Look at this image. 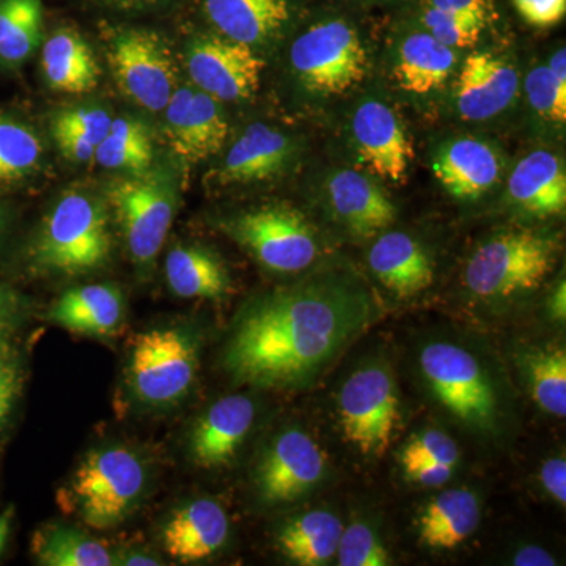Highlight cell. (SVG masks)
I'll return each instance as SVG.
<instances>
[{
	"label": "cell",
	"instance_id": "6da1fadb",
	"mask_svg": "<svg viewBox=\"0 0 566 566\" xmlns=\"http://www.w3.org/2000/svg\"><path fill=\"white\" fill-rule=\"evenodd\" d=\"M374 316V301L359 283L319 275L245 305L223 349V367L234 381L264 389L308 385Z\"/></svg>",
	"mask_w": 566,
	"mask_h": 566
},
{
	"label": "cell",
	"instance_id": "7a4b0ae2",
	"mask_svg": "<svg viewBox=\"0 0 566 566\" xmlns=\"http://www.w3.org/2000/svg\"><path fill=\"white\" fill-rule=\"evenodd\" d=\"M112 238L103 205L85 193H65L46 216L31 249L41 271L91 273L109 260Z\"/></svg>",
	"mask_w": 566,
	"mask_h": 566
},
{
	"label": "cell",
	"instance_id": "3957f363",
	"mask_svg": "<svg viewBox=\"0 0 566 566\" xmlns=\"http://www.w3.org/2000/svg\"><path fill=\"white\" fill-rule=\"evenodd\" d=\"M147 486V471L140 458L125 447L93 450L74 474L66 490V504L88 527L111 528L126 520Z\"/></svg>",
	"mask_w": 566,
	"mask_h": 566
},
{
	"label": "cell",
	"instance_id": "277c9868",
	"mask_svg": "<svg viewBox=\"0 0 566 566\" xmlns=\"http://www.w3.org/2000/svg\"><path fill=\"white\" fill-rule=\"evenodd\" d=\"M558 244L534 232H509L480 245L465 266V286L486 300L538 289L556 266Z\"/></svg>",
	"mask_w": 566,
	"mask_h": 566
},
{
	"label": "cell",
	"instance_id": "5b68a950",
	"mask_svg": "<svg viewBox=\"0 0 566 566\" xmlns=\"http://www.w3.org/2000/svg\"><path fill=\"white\" fill-rule=\"evenodd\" d=\"M200 344L186 327H156L137 335L129 356L134 397L148 406L180 403L196 382Z\"/></svg>",
	"mask_w": 566,
	"mask_h": 566
},
{
	"label": "cell",
	"instance_id": "8992f818",
	"mask_svg": "<svg viewBox=\"0 0 566 566\" xmlns=\"http://www.w3.org/2000/svg\"><path fill=\"white\" fill-rule=\"evenodd\" d=\"M419 364L424 381L447 411L476 430H494L497 394L474 354L450 342H433L420 353Z\"/></svg>",
	"mask_w": 566,
	"mask_h": 566
},
{
	"label": "cell",
	"instance_id": "52a82bcc",
	"mask_svg": "<svg viewBox=\"0 0 566 566\" xmlns=\"http://www.w3.org/2000/svg\"><path fill=\"white\" fill-rule=\"evenodd\" d=\"M338 419L346 442L365 457H381L400 420L397 386L385 364L354 371L338 395Z\"/></svg>",
	"mask_w": 566,
	"mask_h": 566
},
{
	"label": "cell",
	"instance_id": "ba28073f",
	"mask_svg": "<svg viewBox=\"0 0 566 566\" xmlns=\"http://www.w3.org/2000/svg\"><path fill=\"white\" fill-rule=\"evenodd\" d=\"M237 243L256 262L275 273H300L318 255V243L311 223L286 205H268L245 211L227 227Z\"/></svg>",
	"mask_w": 566,
	"mask_h": 566
},
{
	"label": "cell",
	"instance_id": "9c48e42d",
	"mask_svg": "<svg viewBox=\"0 0 566 566\" xmlns=\"http://www.w3.org/2000/svg\"><path fill=\"white\" fill-rule=\"evenodd\" d=\"M290 59L304 87L319 95H342L367 73L363 41L342 21L308 29L294 41Z\"/></svg>",
	"mask_w": 566,
	"mask_h": 566
},
{
	"label": "cell",
	"instance_id": "30bf717a",
	"mask_svg": "<svg viewBox=\"0 0 566 566\" xmlns=\"http://www.w3.org/2000/svg\"><path fill=\"white\" fill-rule=\"evenodd\" d=\"M107 200L117 216L133 259L140 266L151 263L161 252L172 227V188L155 175L136 174V177L112 182Z\"/></svg>",
	"mask_w": 566,
	"mask_h": 566
},
{
	"label": "cell",
	"instance_id": "8fae6325",
	"mask_svg": "<svg viewBox=\"0 0 566 566\" xmlns=\"http://www.w3.org/2000/svg\"><path fill=\"white\" fill-rule=\"evenodd\" d=\"M107 59L118 87L137 106L166 109L175 92L172 55L158 35L145 31L122 33L112 41Z\"/></svg>",
	"mask_w": 566,
	"mask_h": 566
},
{
	"label": "cell",
	"instance_id": "7c38bea8",
	"mask_svg": "<svg viewBox=\"0 0 566 566\" xmlns=\"http://www.w3.org/2000/svg\"><path fill=\"white\" fill-rule=\"evenodd\" d=\"M326 472V458L304 431H282L256 468V490L266 504H285L314 490Z\"/></svg>",
	"mask_w": 566,
	"mask_h": 566
},
{
	"label": "cell",
	"instance_id": "4fadbf2b",
	"mask_svg": "<svg viewBox=\"0 0 566 566\" xmlns=\"http://www.w3.org/2000/svg\"><path fill=\"white\" fill-rule=\"evenodd\" d=\"M186 66L200 91L221 102H240L259 91L264 61L251 44L203 39L192 44Z\"/></svg>",
	"mask_w": 566,
	"mask_h": 566
},
{
	"label": "cell",
	"instance_id": "5bb4252c",
	"mask_svg": "<svg viewBox=\"0 0 566 566\" xmlns=\"http://www.w3.org/2000/svg\"><path fill=\"white\" fill-rule=\"evenodd\" d=\"M166 123L170 145L186 163L211 158L229 136L218 99L189 87L175 88L166 106Z\"/></svg>",
	"mask_w": 566,
	"mask_h": 566
},
{
	"label": "cell",
	"instance_id": "9a60e30c",
	"mask_svg": "<svg viewBox=\"0 0 566 566\" xmlns=\"http://www.w3.org/2000/svg\"><path fill=\"white\" fill-rule=\"evenodd\" d=\"M353 134L360 159L376 177L400 182L412 159V145L386 104L367 102L356 111Z\"/></svg>",
	"mask_w": 566,
	"mask_h": 566
},
{
	"label": "cell",
	"instance_id": "2e32d148",
	"mask_svg": "<svg viewBox=\"0 0 566 566\" xmlns=\"http://www.w3.org/2000/svg\"><path fill=\"white\" fill-rule=\"evenodd\" d=\"M255 405L245 395H229L208 409L192 428L189 452L202 469H219L232 463L251 431Z\"/></svg>",
	"mask_w": 566,
	"mask_h": 566
},
{
	"label": "cell",
	"instance_id": "e0dca14e",
	"mask_svg": "<svg viewBox=\"0 0 566 566\" xmlns=\"http://www.w3.org/2000/svg\"><path fill=\"white\" fill-rule=\"evenodd\" d=\"M229 517L218 502L199 499L182 505L163 527V547L180 564L207 560L229 538Z\"/></svg>",
	"mask_w": 566,
	"mask_h": 566
},
{
	"label": "cell",
	"instance_id": "ac0fdd59",
	"mask_svg": "<svg viewBox=\"0 0 566 566\" xmlns=\"http://www.w3.org/2000/svg\"><path fill=\"white\" fill-rule=\"evenodd\" d=\"M516 70L491 52L465 59L457 82V107L465 120H488L512 104L517 93Z\"/></svg>",
	"mask_w": 566,
	"mask_h": 566
},
{
	"label": "cell",
	"instance_id": "d6986e66",
	"mask_svg": "<svg viewBox=\"0 0 566 566\" xmlns=\"http://www.w3.org/2000/svg\"><path fill=\"white\" fill-rule=\"evenodd\" d=\"M48 319L71 333L107 337L120 329L125 300L117 286L106 283L77 286L59 297Z\"/></svg>",
	"mask_w": 566,
	"mask_h": 566
},
{
	"label": "cell",
	"instance_id": "ffe728a7",
	"mask_svg": "<svg viewBox=\"0 0 566 566\" xmlns=\"http://www.w3.org/2000/svg\"><path fill=\"white\" fill-rule=\"evenodd\" d=\"M368 264L379 282L400 297L415 296L434 281L427 253L415 238L401 232L382 234L368 253Z\"/></svg>",
	"mask_w": 566,
	"mask_h": 566
},
{
	"label": "cell",
	"instance_id": "44dd1931",
	"mask_svg": "<svg viewBox=\"0 0 566 566\" xmlns=\"http://www.w3.org/2000/svg\"><path fill=\"white\" fill-rule=\"evenodd\" d=\"M433 172L453 197L472 200L493 188L501 175V164L490 145L458 139L438 153Z\"/></svg>",
	"mask_w": 566,
	"mask_h": 566
},
{
	"label": "cell",
	"instance_id": "7402d4cb",
	"mask_svg": "<svg viewBox=\"0 0 566 566\" xmlns=\"http://www.w3.org/2000/svg\"><path fill=\"white\" fill-rule=\"evenodd\" d=\"M334 211L357 237H374L397 218L394 203L364 175L344 170L329 181Z\"/></svg>",
	"mask_w": 566,
	"mask_h": 566
},
{
	"label": "cell",
	"instance_id": "603a6c76",
	"mask_svg": "<svg viewBox=\"0 0 566 566\" xmlns=\"http://www.w3.org/2000/svg\"><path fill=\"white\" fill-rule=\"evenodd\" d=\"M509 193L513 202L532 214L542 218L560 214L566 207L564 166L551 151L531 153L513 170Z\"/></svg>",
	"mask_w": 566,
	"mask_h": 566
},
{
	"label": "cell",
	"instance_id": "cb8c5ba5",
	"mask_svg": "<svg viewBox=\"0 0 566 566\" xmlns=\"http://www.w3.org/2000/svg\"><path fill=\"white\" fill-rule=\"evenodd\" d=\"M41 70L52 91L84 95L98 87V61L80 33L63 29L44 43Z\"/></svg>",
	"mask_w": 566,
	"mask_h": 566
},
{
	"label": "cell",
	"instance_id": "d4e9b609",
	"mask_svg": "<svg viewBox=\"0 0 566 566\" xmlns=\"http://www.w3.org/2000/svg\"><path fill=\"white\" fill-rule=\"evenodd\" d=\"M292 144L289 137L263 123L245 129L230 148L218 180L221 182L263 181L277 175L289 161Z\"/></svg>",
	"mask_w": 566,
	"mask_h": 566
},
{
	"label": "cell",
	"instance_id": "484cf974",
	"mask_svg": "<svg viewBox=\"0 0 566 566\" xmlns=\"http://www.w3.org/2000/svg\"><path fill=\"white\" fill-rule=\"evenodd\" d=\"M480 502L469 490H447L428 502L419 517V538L434 551L463 545L480 524Z\"/></svg>",
	"mask_w": 566,
	"mask_h": 566
},
{
	"label": "cell",
	"instance_id": "4316f807",
	"mask_svg": "<svg viewBox=\"0 0 566 566\" xmlns=\"http://www.w3.org/2000/svg\"><path fill=\"white\" fill-rule=\"evenodd\" d=\"M208 18L227 36L255 44L289 20V0H207Z\"/></svg>",
	"mask_w": 566,
	"mask_h": 566
},
{
	"label": "cell",
	"instance_id": "83f0119b",
	"mask_svg": "<svg viewBox=\"0 0 566 566\" xmlns=\"http://www.w3.org/2000/svg\"><path fill=\"white\" fill-rule=\"evenodd\" d=\"M170 290L186 300H221L229 293L230 277L214 253L199 245H177L166 259Z\"/></svg>",
	"mask_w": 566,
	"mask_h": 566
},
{
	"label": "cell",
	"instance_id": "f1b7e54d",
	"mask_svg": "<svg viewBox=\"0 0 566 566\" xmlns=\"http://www.w3.org/2000/svg\"><path fill=\"white\" fill-rule=\"evenodd\" d=\"M455 63V50L436 40L431 33H416L401 46L394 70L395 81L408 93L427 95L449 80Z\"/></svg>",
	"mask_w": 566,
	"mask_h": 566
},
{
	"label": "cell",
	"instance_id": "f546056e",
	"mask_svg": "<svg viewBox=\"0 0 566 566\" xmlns=\"http://www.w3.org/2000/svg\"><path fill=\"white\" fill-rule=\"evenodd\" d=\"M340 520L326 510L293 517L277 535L283 556L301 566L326 565L337 554L340 542Z\"/></svg>",
	"mask_w": 566,
	"mask_h": 566
},
{
	"label": "cell",
	"instance_id": "4dcf8cb0",
	"mask_svg": "<svg viewBox=\"0 0 566 566\" xmlns=\"http://www.w3.org/2000/svg\"><path fill=\"white\" fill-rule=\"evenodd\" d=\"M36 560L46 566H111L114 557L102 542L73 527L50 526L33 536Z\"/></svg>",
	"mask_w": 566,
	"mask_h": 566
},
{
	"label": "cell",
	"instance_id": "1f68e13d",
	"mask_svg": "<svg viewBox=\"0 0 566 566\" xmlns=\"http://www.w3.org/2000/svg\"><path fill=\"white\" fill-rule=\"evenodd\" d=\"M43 29L41 0H0V62L20 66L39 48Z\"/></svg>",
	"mask_w": 566,
	"mask_h": 566
},
{
	"label": "cell",
	"instance_id": "d6a6232c",
	"mask_svg": "<svg viewBox=\"0 0 566 566\" xmlns=\"http://www.w3.org/2000/svg\"><path fill=\"white\" fill-rule=\"evenodd\" d=\"M532 398L547 415L566 416V353L564 348H535L520 357Z\"/></svg>",
	"mask_w": 566,
	"mask_h": 566
},
{
	"label": "cell",
	"instance_id": "836d02e7",
	"mask_svg": "<svg viewBox=\"0 0 566 566\" xmlns=\"http://www.w3.org/2000/svg\"><path fill=\"white\" fill-rule=\"evenodd\" d=\"M153 145L144 123L133 118H115L109 133L99 142L95 161L104 169L129 170L142 174L150 166Z\"/></svg>",
	"mask_w": 566,
	"mask_h": 566
},
{
	"label": "cell",
	"instance_id": "e575fe53",
	"mask_svg": "<svg viewBox=\"0 0 566 566\" xmlns=\"http://www.w3.org/2000/svg\"><path fill=\"white\" fill-rule=\"evenodd\" d=\"M41 156L36 134L24 123L0 115V188L35 172Z\"/></svg>",
	"mask_w": 566,
	"mask_h": 566
},
{
	"label": "cell",
	"instance_id": "d590c367",
	"mask_svg": "<svg viewBox=\"0 0 566 566\" xmlns=\"http://www.w3.org/2000/svg\"><path fill=\"white\" fill-rule=\"evenodd\" d=\"M403 471L420 468V465L442 464L455 469L460 461V449L457 442L444 431L424 430L406 442L400 455Z\"/></svg>",
	"mask_w": 566,
	"mask_h": 566
},
{
	"label": "cell",
	"instance_id": "8d00e7d4",
	"mask_svg": "<svg viewBox=\"0 0 566 566\" xmlns=\"http://www.w3.org/2000/svg\"><path fill=\"white\" fill-rule=\"evenodd\" d=\"M340 566H387L390 556L385 545L379 542L374 528L364 523H354L342 532L337 547Z\"/></svg>",
	"mask_w": 566,
	"mask_h": 566
},
{
	"label": "cell",
	"instance_id": "74e56055",
	"mask_svg": "<svg viewBox=\"0 0 566 566\" xmlns=\"http://www.w3.org/2000/svg\"><path fill=\"white\" fill-rule=\"evenodd\" d=\"M528 103L549 122L566 120V82L554 76L549 66H538L526 77Z\"/></svg>",
	"mask_w": 566,
	"mask_h": 566
},
{
	"label": "cell",
	"instance_id": "f35d334b",
	"mask_svg": "<svg viewBox=\"0 0 566 566\" xmlns=\"http://www.w3.org/2000/svg\"><path fill=\"white\" fill-rule=\"evenodd\" d=\"M424 24L428 25L436 40L452 50L474 46L480 39V33L485 28V22L475 20V18L447 13V11L433 9V7L424 14Z\"/></svg>",
	"mask_w": 566,
	"mask_h": 566
},
{
	"label": "cell",
	"instance_id": "ab89813d",
	"mask_svg": "<svg viewBox=\"0 0 566 566\" xmlns=\"http://www.w3.org/2000/svg\"><path fill=\"white\" fill-rule=\"evenodd\" d=\"M112 120L114 118L109 112L98 107L63 111L52 122V133L76 134L98 147L99 142L109 133Z\"/></svg>",
	"mask_w": 566,
	"mask_h": 566
},
{
	"label": "cell",
	"instance_id": "60d3db41",
	"mask_svg": "<svg viewBox=\"0 0 566 566\" xmlns=\"http://www.w3.org/2000/svg\"><path fill=\"white\" fill-rule=\"evenodd\" d=\"M517 11L536 28H549L564 20L566 0H515Z\"/></svg>",
	"mask_w": 566,
	"mask_h": 566
},
{
	"label": "cell",
	"instance_id": "b9f144b4",
	"mask_svg": "<svg viewBox=\"0 0 566 566\" xmlns=\"http://www.w3.org/2000/svg\"><path fill=\"white\" fill-rule=\"evenodd\" d=\"M539 482L554 501L566 504V461L564 457L551 458L539 471Z\"/></svg>",
	"mask_w": 566,
	"mask_h": 566
},
{
	"label": "cell",
	"instance_id": "7bdbcfd3",
	"mask_svg": "<svg viewBox=\"0 0 566 566\" xmlns=\"http://www.w3.org/2000/svg\"><path fill=\"white\" fill-rule=\"evenodd\" d=\"M52 136L57 142L59 150L71 161L85 163L95 159L96 145L93 142L70 133H52Z\"/></svg>",
	"mask_w": 566,
	"mask_h": 566
},
{
	"label": "cell",
	"instance_id": "ee69618b",
	"mask_svg": "<svg viewBox=\"0 0 566 566\" xmlns=\"http://www.w3.org/2000/svg\"><path fill=\"white\" fill-rule=\"evenodd\" d=\"M21 378L17 365L7 363L0 367V422L9 415L14 398L20 392Z\"/></svg>",
	"mask_w": 566,
	"mask_h": 566
},
{
	"label": "cell",
	"instance_id": "f6af8a7d",
	"mask_svg": "<svg viewBox=\"0 0 566 566\" xmlns=\"http://www.w3.org/2000/svg\"><path fill=\"white\" fill-rule=\"evenodd\" d=\"M431 7L447 11V13L475 18V20L485 22V24L491 9L488 0H431Z\"/></svg>",
	"mask_w": 566,
	"mask_h": 566
},
{
	"label": "cell",
	"instance_id": "bcb514c9",
	"mask_svg": "<svg viewBox=\"0 0 566 566\" xmlns=\"http://www.w3.org/2000/svg\"><path fill=\"white\" fill-rule=\"evenodd\" d=\"M453 472H455V469L449 468V465L430 464L408 469V471H405V475L408 476V480H411L412 483H417V485L433 488L444 485V483L449 482V480L452 479Z\"/></svg>",
	"mask_w": 566,
	"mask_h": 566
},
{
	"label": "cell",
	"instance_id": "7dc6e473",
	"mask_svg": "<svg viewBox=\"0 0 566 566\" xmlns=\"http://www.w3.org/2000/svg\"><path fill=\"white\" fill-rule=\"evenodd\" d=\"M20 314V297L7 286H0V329H7Z\"/></svg>",
	"mask_w": 566,
	"mask_h": 566
},
{
	"label": "cell",
	"instance_id": "c3c4849f",
	"mask_svg": "<svg viewBox=\"0 0 566 566\" xmlns=\"http://www.w3.org/2000/svg\"><path fill=\"white\" fill-rule=\"evenodd\" d=\"M556 564L554 557L539 546L523 547L513 558V565L516 566H554Z\"/></svg>",
	"mask_w": 566,
	"mask_h": 566
},
{
	"label": "cell",
	"instance_id": "681fc988",
	"mask_svg": "<svg viewBox=\"0 0 566 566\" xmlns=\"http://www.w3.org/2000/svg\"><path fill=\"white\" fill-rule=\"evenodd\" d=\"M566 294H565V282H562V285L558 286L556 290V293H554L553 300H551V314H553L554 318L557 319V322H565V314H566Z\"/></svg>",
	"mask_w": 566,
	"mask_h": 566
},
{
	"label": "cell",
	"instance_id": "f907efd6",
	"mask_svg": "<svg viewBox=\"0 0 566 566\" xmlns=\"http://www.w3.org/2000/svg\"><path fill=\"white\" fill-rule=\"evenodd\" d=\"M549 70L553 71L554 76L558 77L562 82H566V51L565 48L558 50L554 57L551 59Z\"/></svg>",
	"mask_w": 566,
	"mask_h": 566
},
{
	"label": "cell",
	"instance_id": "816d5d0a",
	"mask_svg": "<svg viewBox=\"0 0 566 566\" xmlns=\"http://www.w3.org/2000/svg\"><path fill=\"white\" fill-rule=\"evenodd\" d=\"M122 565H142V566H153V565H161L156 558L150 556H144V554H128V556L123 557V562H118Z\"/></svg>",
	"mask_w": 566,
	"mask_h": 566
},
{
	"label": "cell",
	"instance_id": "f5cc1de1",
	"mask_svg": "<svg viewBox=\"0 0 566 566\" xmlns=\"http://www.w3.org/2000/svg\"><path fill=\"white\" fill-rule=\"evenodd\" d=\"M7 329H0V367L10 363V345L7 342Z\"/></svg>",
	"mask_w": 566,
	"mask_h": 566
},
{
	"label": "cell",
	"instance_id": "db71d44e",
	"mask_svg": "<svg viewBox=\"0 0 566 566\" xmlns=\"http://www.w3.org/2000/svg\"><path fill=\"white\" fill-rule=\"evenodd\" d=\"M10 534V521L7 516H0V553H2L3 546H6L7 538Z\"/></svg>",
	"mask_w": 566,
	"mask_h": 566
},
{
	"label": "cell",
	"instance_id": "11a10c76",
	"mask_svg": "<svg viewBox=\"0 0 566 566\" xmlns=\"http://www.w3.org/2000/svg\"><path fill=\"white\" fill-rule=\"evenodd\" d=\"M3 227H6V218H3V212L0 210V234L3 232Z\"/></svg>",
	"mask_w": 566,
	"mask_h": 566
}]
</instances>
